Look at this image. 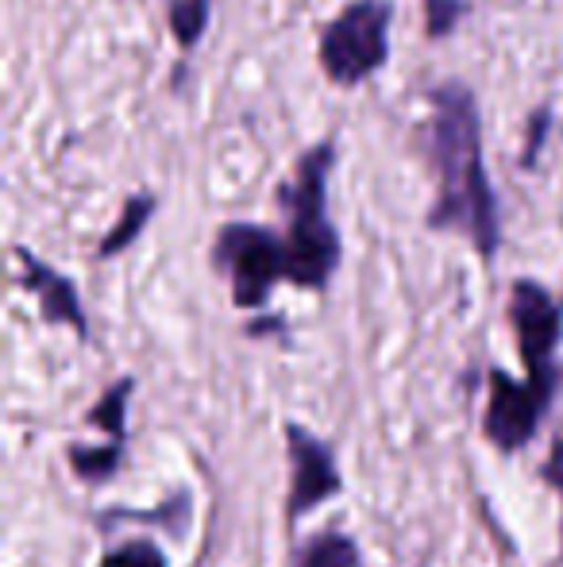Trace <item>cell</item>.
Instances as JSON below:
<instances>
[{
	"label": "cell",
	"mask_w": 563,
	"mask_h": 567,
	"mask_svg": "<svg viewBox=\"0 0 563 567\" xmlns=\"http://www.w3.org/2000/svg\"><path fill=\"white\" fill-rule=\"evenodd\" d=\"M425 135L436 171V202L428 205L425 225L463 236L490 262L502 251V209L482 166V120L471 85L440 82L428 93Z\"/></svg>",
	"instance_id": "1"
},
{
	"label": "cell",
	"mask_w": 563,
	"mask_h": 567,
	"mask_svg": "<svg viewBox=\"0 0 563 567\" xmlns=\"http://www.w3.org/2000/svg\"><path fill=\"white\" fill-rule=\"evenodd\" d=\"M336 166V143L321 140L298 158L293 174L274 189L285 217V282L309 293H324L340 270V231L329 220V174Z\"/></svg>",
	"instance_id": "2"
},
{
	"label": "cell",
	"mask_w": 563,
	"mask_h": 567,
	"mask_svg": "<svg viewBox=\"0 0 563 567\" xmlns=\"http://www.w3.org/2000/svg\"><path fill=\"white\" fill-rule=\"evenodd\" d=\"M390 0H352L321 28L316 39V62L324 78L340 90H355L375 78L390 59Z\"/></svg>",
	"instance_id": "3"
},
{
	"label": "cell",
	"mask_w": 563,
	"mask_h": 567,
	"mask_svg": "<svg viewBox=\"0 0 563 567\" xmlns=\"http://www.w3.org/2000/svg\"><path fill=\"white\" fill-rule=\"evenodd\" d=\"M209 262L228 278L236 309H263L274 286L285 282V239L267 225L228 220L217 228L209 247Z\"/></svg>",
	"instance_id": "4"
},
{
	"label": "cell",
	"mask_w": 563,
	"mask_h": 567,
	"mask_svg": "<svg viewBox=\"0 0 563 567\" xmlns=\"http://www.w3.org/2000/svg\"><path fill=\"white\" fill-rule=\"evenodd\" d=\"M487 410H482V436L502 455H518L536 441L544 417L552 413L560 394V379H513L502 367L487 374Z\"/></svg>",
	"instance_id": "5"
},
{
	"label": "cell",
	"mask_w": 563,
	"mask_h": 567,
	"mask_svg": "<svg viewBox=\"0 0 563 567\" xmlns=\"http://www.w3.org/2000/svg\"><path fill=\"white\" fill-rule=\"evenodd\" d=\"M505 321L518 340V355L525 374L536 379H560V343H563V298L541 286L536 278H513L510 301H505Z\"/></svg>",
	"instance_id": "6"
},
{
	"label": "cell",
	"mask_w": 563,
	"mask_h": 567,
	"mask_svg": "<svg viewBox=\"0 0 563 567\" xmlns=\"http://www.w3.org/2000/svg\"><path fill=\"white\" fill-rule=\"evenodd\" d=\"M285 463H290V486H285V525H298L305 514L321 509L324 502L344 494V471L336 463L329 441L301 421H285Z\"/></svg>",
	"instance_id": "7"
},
{
	"label": "cell",
	"mask_w": 563,
	"mask_h": 567,
	"mask_svg": "<svg viewBox=\"0 0 563 567\" xmlns=\"http://www.w3.org/2000/svg\"><path fill=\"white\" fill-rule=\"evenodd\" d=\"M15 282L35 298L39 317L54 329H70L77 340H90V317H85L82 293H77L74 278H66L62 270H54L46 259H39L31 247L15 244Z\"/></svg>",
	"instance_id": "8"
},
{
	"label": "cell",
	"mask_w": 563,
	"mask_h": 567,
	"mask_svg": "<svg viewBox=\"0 0 563 567\" xmlns=\"http://www.w3.org/2000/svg\"><path fill=\"white\" fill-rule=\"evenodd\" d=\"M155 209H158V197L155 194H132L128 202H124V209H121V217H116V225L108 228L105 236H101L97 259L108 262V259H116V255L128 251V247L143 236V228L150 225Z\"/></svg>",
	"instance_id": "9"
},
{
	"label": "cell",
	"mask_w": 563,
	"mask_h": 567,
	"mask_svg": "<svg viewBox=\"0 0 563 567\" xmlns=\"http://www.w3.org/2000/svg\"><path fill=\"white\" fill-rule=\"evenodd\" d=\"M132 394H136V379H132V374L108 382V390L97 398V405L85 413V425L101 429L108 441H124V444H128V405H132Z\"/></svg>",
	"instance_id": "10"
},
{
	"label": "cell",
	"mask_w": 563,
	"mask_h": 567,
	"mask_svg": "<svg viewBox=\"0 0 563 567\" xmlns=\"http://www.w3.org/2000/svg\"><path fill=\"white\" fill-rule=\"evenodd\" d=\"M124 455H128V444L124 441H108V444H66V463L82 483L101 486L108 478H116V471L124 467Z\"/></svg>",
	"instance_id": "11"
},
{
	"label": "cell",
	"mask_w": 563,
	"mask_h": 567,
	"mask_svg": "<svg viewBox=\"0 0 563 567\" xmlns=\"http://www.w3.org/2000/svg\"><path fill=\"white\" fill-rule=\"evenodd\" d=\"M293 567H363L359 540L344 529H324L301 545Z\"/></svg>",
	"instance_id": "12"
},
{
	"label": "cell",
	"mask_w": 563,
	"mask_h": 567,
	"mask_svg": "<svg viewBox=\"0 0 563 567\" xmlns=\"http://www.w3.org/2000/svg\"><path fill=\"white\" fill-rule=\"evenodd\" d=\"M212 0H170L166 4V20H170V35L181 51H194L201 43L205 28H209Z\"/></svg>",
	"instance_id": "13"
},
{
	"label": "cell",
	"mask_w": 563,
	"mask_h": 567,
	"mask_svg": "<svg viewBox=\"0 0 563 567\" xmlns=\"http://www.w3.org/2000/svg\"><path fill=\"white\" fill-rule=\"evenodd\" d=\"M97 567H170V556H166V548L158 545V540L132 537L108 548Z\"/></svg>",
	"instance_id": "14"
},
{
	"label": "cell",
	"mask_w": 563,
	"mask_h": 567,
	"mask_svg": "<svg viewBox=\"0 0 563 567\" xmlns=\"http://www.w3.org/2000/svg\"><path fill=\"white\" fill-rule=\"evenodd\" d=\"M467 12H471L467 0H425V35L428 39H448Z\"/></svg>",
	"instance_id": "15"
},
{
	"label": "cell",
	"mask_w": 563,
	"mask_h": 567,
	"mask_svg": "<svg viewBox=\"0 0 563 567\" xmlns=\"http://www.w3.org/2000/svg\"><path fill=\"white\" fill-rule=\"evenodd\" d=\"M541 478L552 494H560L563 502V436L549 449V460L541 463ZM560 564H563V517H560Z\"/></svg>",
	"instance_id": "16"
},
{
	"label": "cell",
	"mask_w": 563,
	"mask_h": 567,
	"mask_svg": "<svg viewBox=\"0 0 563 567\" xmlns=\"http://www.w3.org/2000/svg\"><path fill=\"white\" fill-rule=\"evenodd\" d=\"M549 124H552V109L549 105H541L533 116H529V143H525V151H521V166L536 163V151H541L544 135H549Z\"/></svg>",
	"instance_id": "17"
}]
</instances>
